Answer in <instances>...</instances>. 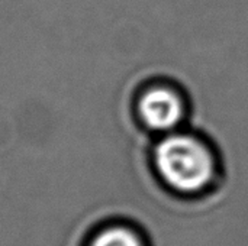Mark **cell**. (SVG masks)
<instances>
[{"label":"cell","instance_id":"1","mask_svg":"<svg viewBox=\"0 0 248 246\" xmlns=\"http://www.w3.org/2000/svg\"><path fill=\"white\" fill-rule=\"evenodd\" d=\"M153 162L160 180L182 194L203 191L212 184L218 168L212 145L199 133L185 129L158 138Z\"/></svg>","mask_w":248,"mask_h":246},{"label":"cell","instance_id":"2","mask_svg":"<svg viewBox=\"0 0 248 246\" xmlns=\"http://www.w3.org/2000/svg\"><path fill=\"white\" fill-rule=\"evenodd\" d=\"M134 109L138 122L158 136L182 129L189 113L187 99L180 87L163 80L142 87Z\"/></svg>","mask_w":248,"mask_h":246},{"label":"cell","instance_id":"3","mask_svg":"<svg viewBox=\"0 0 248 246\" xmlns=\"http://www.w3.org/2000/svg\"><path fill=\"white\" fill-rule=\"evenodd\" d=\"M90 246H142L140 238L126 228H110L103 231Z\"/></svg>","mask_w":248,"mask_h":246}]
</instances>
